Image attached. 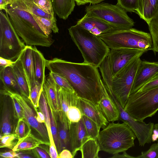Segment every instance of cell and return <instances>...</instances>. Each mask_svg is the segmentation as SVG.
<instances>
[{
    "label": "cell",
    "instance_id": "29",
    "mask_svg": "<svg viewBox=\"0 0 158 158\" xmlns=\"http://www.w3.org/2000/svg\"><path fill=\"white\" fill-rule=\"evenodd\" d=\"M12 115L10 110L4 105L2 109L0 135L12 133Z\"/></svg>",
    "mask_w": 158,
    "mask_h": 158
},
{
    "label": "cell",
    "instance_id": "12",
    "mask_svg": "<svg viewBox=\"0 0 158 158\" xmlns=\"http://www.w3.org/2000/svg\"><path fill=\"white\" fill-rule=\"evenodd\" d=\"M146 51L137 49L118 48L110 49L106 56L112 77H114L129 61Z\"/></svg>",
    "mask_w": 158,
    "mask_h": 158
},
{
    "label": "cell",
    "instance_id": "56",
    "mask_svg": "<svg viewBox=\"0 0 158 158\" xmlns=\"http://www.w3.org/2000/svg\"><path fill=\"white\" fill-rule=\"evenodd\" d=\"M78 6L84 5L87 3L86 0H74Z\"/></svg>",
    "mask_w": 158,
    "mask_h": 158
},
{
    "label": "cell",
    "instance_id": "38",
    "mask_svg": "<svg viewBox=\"0 0 158 158\" xmlns=\"http://www.w3.org/2000/svg\"><path fill=\"white\" fill-rule=\"evenodd\" d=\"M30 127V125L24 118L19 119L14 133L19 140L24 137L31 131Z\"/></svg>",
    "mask_w": 158,
    "mask_h": 158
},
{
    "label": "cell",
    "instance_id": "2",
    "mask_svg": "<svg viewBox=\"0 0 158 158\" xmlns=\"http://www.w3.org/2000/svg\"><path fill=\"white\" fill-rule=\"evenodd\" d=\"M19 36L27 46L50 47L54 42L39 26L21 0H16L5 10Z\"/></svg>",
    "mask_w": 158,
    "mask_h": 158
},
{
    "label": "cell",
    "instance_id": "30",
    "mask_svg": "<svg viewBox=\"0 0 158 158\" xmlns=\"http://www.w3.org/2000/svg\"><path fill=\"white\" fill-rule=\"evenodd\" d=\"M152 41V50L158 52V5L155 13L148 25Z\"/></svg>",
    "mask_w": 158,
    "mask_h": 158
},
{
    "label": "cell",
    "instance_id": "8",
    "mask_svg": "<svg viewBox=\"0 0 158 158\" xmlns=\"http://www.w3.org/2000/svg\"><path fill=\"white\" fill-rule=\"evenodd\" d=\"M19 38L8 14L0 11V57L16 61L26 45Z\"/></svg>",
    "mask_w": 158,
    "mask_h": 158
},
{
    "label": "cell",
    "instance_id": "3",
    "mask_svg": "<svg viewBox=\"0 0 158 158\" xmlns=\"http://www.w3.org/2000/svg\"><path fill=\"white\" fill-rule=\"evenodd\" d=\"M71 38L81 53L84 61L98 68L110 49L98 36L76 24L68 29Z\"/></svg>",
    "mask_w": 158,
    "mask_h": 158
},
{
    "label": "cell",
    "instance_id": "17",
    "mask_svg": "<svg viewBox=\"0 0 158 158\" xmlns=\"http://www.w3.org/2000/svg\"><path fill=\"white\" fill-rule=\"evenodd\" d=\"M79 104L82 114L95 122L100 128L107 126L108 121L98 104L79 98Z\"/></svg>",
    "mask_w": 158,
    "mask_h": 158
},
{
    "label": "cell",
    "instance_id": "27",
    "mask_svg": "<svg viewBox=\"0 0 158 158\" xmlns=\"http://www.w3.org/2000/svg\"><path fill=\"white\" fill-rule=\"evenodd\" d=\"M81 151L82 158H98L100 150L97 140L90 139L86 141L81 147Z\"/></svg>",
    "mask_w": 158,
    "mask_h": 158
},
{
    "label": "cell",
    "instance_id": "47",
    "mask_svg": "<svg viewBox=\"0 0 158 158\" xmlns=\"http://www.w3.org/2000/svg\"><path fill=\"white\" fill-rule=\"evenodd\" d=\"M34 149L40 157L42 158H51L49 153H48L45 150L40 148V146L36 147Z\"/></svg>",
    "mask_w": 158,
    "mask_h": 158
},
{
    "label": "cell",
    "instance_id": "42",
    "mask_svg": "<svg viewBox=\"0 0 158 158\" xmlns=\"http://www.w3.org/2000/svg\"><path fill=\"white\" fill-rule=\"evenodd\" d=\"M137 158H158V143L153 144L145 152H142L141 155Z\"/></svg>",
    "mask_w": 158,
    "mask_h": 158
},
{
    "label": "cell",
    "instance_id": "40",
    "mask_svg": "<svg viewBox=\"0 0 158 158\" xmlns=\"http://www.w3.org/2000/svg\"><path fill=\"white\" fill-rule=\"evenodd\" d=\"M34 2L43 11L55 16V12L51 0H34Z\"/></svg>",
    "mask_w": 158,
    "mask_h": 158
},
{
    "label": "cell",
    "instance_id": "51",
    "mask_svg": "<svg viewBox=\"0 0 158 158\" xmlns=\"http://www.w3.org/2000/svg\"><path fill=\"white\" fill-rule=\"evenodd\" d=\"M36 119L40 123H45V119L44 115L41 112L36 111Z\"/></svg>",
    "mask_w": 158,
    "mask_h": 158
},
{
    "label": "cell",
    "instance_id": "20",
    "mask_svg": "<svg viewBox=\"0 0 158 158\" xmlns=\"http://www.w3.org/2000/svg\"><path fill=\"white\" fill-rule=\"evenodd\" d=\"M19 57L28 80L30 90L36 83L32 46H26Z\"/></svg>",
    "mask_w": 158,
    "mask_h": 158
},
{
    "label": "cell",
    "instance_id": "28",
    "mask_svg": "<svg viewBox=\"0 0 158 158\" xmlns=\"http://www.w3.org/2000/svg\"><path fill=\"white\" fill-rule=\"evenodd\" d=\"M32 15L40 27L47 35H51L52 31L54 33H58L56 19H49Z\"/></svg>",
    "mask_w": 158,
    "mask_h": 158
},
{
    "label": "cell",
    "instance_id": "50",
    "mask_svg": "<svg viewBox=\"0 0 158 158\" xmlns=\"http://www.w3.org/2000/svg\"><path fill=\"white\" fill-rule=\"evenodd\" d=\"M113 158H134L135 157L132 156L127 154L126 151L123 152V153L120 154L119 153H116L113 155V156L111 157Z\"/></svg>",
    "mask_w": 158,
    "mask_h": 158
},
{
    "label": "cell",
    "instance_id": "34",
    "mask_svg": "<svg viewBox=\"0 0 158 158\" xmlns=\"http://www.w3.org/2000/svg\"><path fill=\"white\" fill-rule=\"evenodd\" d=\"M49 107L51 129L52 137L59 154L60 152L59 139V131L58 124L57 120L58 118L53 110Z\"/></svg>",
    "mask_w": 158,
    "mask_h": 158
},
{
    "label": "cell",
    "instance_id": "26",
    "mask_svg": "<svg viewBox=\"0 0 158 158\" xmlns=\"http://www.w3.org/2000/svg\"><path fill=\"white\" fill-rule=\"evenodd\" d=\"M55 13L59 18L67 19L73 11L75 6L74 0H51Z\"/></svg>",
    "mask_w": 158,
    "mask_h": 158
},
{
    "label": "cell",
    "instance_id": "33",
    "mask_svg": "<svg viewBox=\"0 0 158 158\" xmlns=\"http://www.w3.org/2000/svg\"><path fill=\"white\" fill-rule=\"evenodd\" d=\"M38 108L44 115L48 133L51 132L49 107L42 90L40 95Z\"/></svg>",
    "mask_w": 158,
    "mask_h": 158
},
{
    "label": "cell",
    "instance_id": "9",
    "mask_svg": "<svg viewBox=\"0 0 158 158\" xmlns=\"http://www.w3.org/2000/svg\"><path fill=\"white\" fill-rule=\"evenodd\" d=\"M85 11L88 15L99 19L119 30L131 28L134 25L127 12L117 4L103 2L90 5L85 7Z\"/></svg>",
    "mask_w": 158,
    "mask_h": 158
},
{
    "label": "cell",
    "instance_id": "18",
    "mask_svg": "<svg viewBox=\"0 0 158 158\" xmlns=\"http://www.w3.org/2000/svg\"><path fill=\"white\" fill-rule=\"evenodd\" d=\"M98 104L108 122H114L119 119L117 107L103 83Z\"/></svg>",
    "mask_w": 158,
    "mask_h": 158
},
{
    "label": "cell",
    "instance_id": "7",
    "mask_svg": "<svg viewBox=\"0 0 158 158\" xmlns=\"http://www.w3.org/2000/svg\"><path fill=\"white\" fill-rule=\"evenodd\" d=\"M123 108L139 120L153 116L158 111V86L131 94Z\"/></svg>",
    "mask_w": 158,
    "mask_h": 158
},
{
    "label": "cell",
    "instance_id": "39",
    "mask_svg": "<svg viewBox=\"0 0 158 158\" xmlns=\"http://www.w3.org/2000/svg\"><path fill=\"white\" fill-rule=\"evenodd\" d=\"M0 148L12 150L17 144L19 139L14 133L0 135Z\"/></svg>",
    "mask_w": 158,
    "mask_h": 158
},
{
    "label": "cell",
    "instance_id": "10",
    "mask_svg": "<svg viewBox=\"0 0 158 158\" xmlns=\"http://www.w3.org/2000/svg\"><path fill=\"white\" fill-rule=\"evenodd\" d=\"M111 98L115 103L119 112V119L127 124L131 129L137 138L139 145L144 146L146 143H151L154 124L146 123L143 121L136 119L125 111L114 96Z\"/></svg>",
    "mask_w": 158,
    "mask_h": 158
},
{
    "label": "cell",
    "instance_id": "23",
    "mask_svg": "<svg viewBox=\"0 0 158 158\" xmlns=\"http://www.w3.org/2000/svg\"><path fill=\"white\" fill-rule=\"evenodd\" d=\"M40 145L49 146L50 143L36 138L31 131L24 137L19 140L12 150L16 152L30 150L34 149Z\"/></svg>",
    "mask_w": 158,
    "mask_h": 158
},
{
    "label": "cell",
    "instance_id": "24",
    "mask_svg": "<svg viewBox=\"0 0 158 158\" xmlns=\"http://www.w3.org/2000/svg\"><path fill=\"white\" fill-rule=\"evenodd\" d=\"M32 48L36 81L43 86L46 78L45 71L46 60L35 46Z\"/></svg>",
    "mask_w": 158,
    "mask_h": 158
},
{
    "label": "cell",
    "instance_id": "41",
    "mask_svg": "<svg viewBox=\"0 0 158 158\" xmlns=\"http://www.w3.org/2000/svg\"><path fill=\"white\" fill-rule=\"evenodd\" d=\"M117 4L127 12H135L138 0H117Z\"/></svg>",
    "mask_w": 158,
    "mask_h": 158
},
{
    "label": "cell",
    "instance_id": "15",
    "mask_svg": "<svg viewBox=\"0 0 158 158\" xmlns=\"http://www.w3.org/2000/svg\"><path fill=\"white\" fill-rule=\"evenodd\" d=\"M69 133V149L74 157L83 144L91 138L87 133L82 118L78 122L71 125Z\"/></svg>",
    "mask_w": 158,
    "mask_h": 158
},
{
    "label": "cell",
    "instance_id": "57",
    "mask_svg": "<svg viewBox=\"0 0 158 158\" xmlns=\"http://www.w3.org/2000/svg\"><path fill=\"white\" fill-rule=\"evenodd\" d=\"M6 2L8 5L13 3L16 0H5Z\"/></svg>",
    "mask_w": 158,
    "mask_h": 158
},
{
    "label": "cell",
    "instance_id": "11",
    "mask_svg": "<svg viewBox=\"0 0 158 158\" xmlns=\"http://www.w3.org/2000/svg\"><path fill=\"white\" fill-rule=\"evenodd\" d=\"M56 85L59 109L58 118L59 122L69 130L70 125L67 114L79 107V97L74 90Z\"/></svg>",
    "mask_w": 158,
    "mask_h": 158
},
{
    "label": "cell",
    "instance_id": "45",
    "mask_svg": "<svg viewBox=\"0 0 158 158\" xmlns=\"http://www.w3.org/2000/svg\"><path fill=\"white\" fill-rule=\"evenodd\" d=\"M50 145L49 154L51 158H59V153L54 141L52 133L48 134Z\"/></svg>",
    "mask_w": 158,
    "mask_h": 158
},
{
    "label": "cell",
    "instance_id": "36",
    "mask_svg": "<svg viewBox=\"0 0 158 158\" xmlns=\"http://www.w3.org/2000/svg\"><path fill=\"white\" fill-rule=\"evenodd\" d=\"M43 86L36 82L35 84L30 90L28 99L34 107L36 112L39 106L40 95L42 91Z\"/></svg>",
    "mask_w": 158,
    "mask_h": 158
},
{
    "label": "cell",
    "instance_id": "5",
    "mask_svg": "<svg viewBox=\"0 0 158 158\" xmlns=\"http://www.w3.org/2000/svg\"><path fill=\"white\" fill-rule=\"evenodd\" d=\"M136 138L126 123L112 122L100 132L97 141L100 151L114 155L134 147Z\"/></svg>",
    "mask_w": 158,
    "mask_h": 158
},
{
    "label": "cell",
    "instance_id": "46",
    "mask_svg": "<svg viewBox=\"0 0 158 158\" xmlns=\"http://www.w3.org/2000/svg\"><path fill=\"white\" fill-rule=\"evenodd\" d=\"M17 152L12 150L11 151L5 152H1L0 156L1 157L4 158H16L18 155Z\"/></svg>",
    "mask_w": 158,
    "mask_h": 158
},
{
    "label": "cell",
    "instance_id": "14",
    "mask_svg": "<svg viewBox=\"0 0 158 158\" xmlns=\"http://www.w3.org/2000/svg\"><path fill=\"white\" fill-rule=\"evenodd\" d=\"M158 73V62L141 60L135 76L130 95L136 92Z\"/></svg>",
    "mask_w": 158,
    "mask_h": 158
},
{
    "label": "cell",
    "instance_id": "6",
    "mask_svg": "<svg viewBox=\"0 0 158 158\" xmlns=\"http://www.w3.org/2000/svg\"><path fill=\"white\" fill-rule=\"evenodd\" d=\"M98 36L110 49L133 48L147 52L152 48L150 33L133 28L115 30Z\"/></svg>",
    "mask_w": 158,
    "mask_h": 158
},
{
    "label": "cell",
    "instance_id": "49",
    "mask_svg": "<svg viewBox=\"0 0 158 158\" xmlns=\"http://www.w3.org/2000/svg\"><path fill=\"white\" fill-rule=\"evenodd\" d=\"M73 157L71 151L68 149H63L59 154V158H73Z\"/></svg>",
    "mask_w": 158,
    "mask_h": 158
},
{
    "label": "cell",
    "instance_id": "1",
    "mask_svg": "<svg viewBox=\"0 0 158 158\" xmlns=\"http://www.w3.org/2000/svg\"><path fill=\"white\" fill-rule=\"evenodd\" d=\"M46 67L65 78L79 98L98 104L103 84L98 68L57 58L46 60Z\"/></svg>",
    "mask_w": 158,
    "mask_h": 158
},
{
    "label": "cell",
    "instance_id": "53",
    "mask_svg": "<svg viewBox=\"0 0 158 158\" xmlns=\"http://www.w3.org/2000/svg\"><path fill=\"white\" fill-rule=\"evenodd\" d=\"M0 10H5L8 5L5 0H0Z\"/></svg>",
    "mask_w": 158,
    "mask_h": 158
},
{
    "label": "cell",
    "instance_id": "22",
    "mask_svg": "<svg viewBox=\"0 0 158 158\" xmlns=\"http://www.w3.org/2000/svg\"><path fill=\"white\" fill-rule=\"evenodd\" d=\"M21 94L28 99L30 94L28 80L19 56L12 67Z\"/></svg>",
    "mask_w": 158,
    "mask_h": 158
},
{
    "label": "cell",
    "instance_id": "48",
    "mask_svg": "<svg viewBox=\"0 0 158 158\" xmlns=\"http://www.w3.org/2000/svg\"><path fill=\"white\" fill-rule=\"evenodd\" d=\"M15 61L4 58L0 57V66L6 67L8 66L12 67Z\"/></svg>",
    "mask_w": 158,
    "mask_h": 158
},
{
    "label": "cell",
    "instance_id": "37",
    "mask_svg": "<svg viewBox=\"0 0 158 158\" xmlns=\"http://www.w3.org/2000/svg\"><path fill=\"white\" fill-rule=\"evenodd\" d=\"M59 139L61 152L64 149L69 148V130L60 122L58 124Z\"/></svg>",
    "mask_w": 158,
    "mask_h": 158
},
{
    "label": "cell",
    "instance_id": "55",
    "mask_svg": "<svg viewBox=\"0 0 158 158\" xmlns=\"http://www.w3.org/2000/svg\"><path fill=\"white\" fill-rule=\"evenodd\" d=\"M104 0H86L87 3H90V4L94 5L101 3Z\"/></svg>",
    "mask_w": 158,
    "mask_h": 158
},
{
    "label": "cell",
    "instance_id": "32",
    "mask_svg": "<svg viewBox=\"0 0 158 158\" xmlns=\"http://www.w3.org/2000/svg\"><path fill=\"white\" fill-rule=\"evenodd\" d=\"M25 4L27 10L32 15L49 19H56L55 16L47 13L39 8L34 0H21Z\"/></svg>",
    "mask_w": 158,
    "mask_h": 158
},
{
    "label": "cell",
    "instance_id": "54",
    "mask_svg": "<svg viewBox=\"0 0 158 158\" xmlns=\"http://www.w3.org/2000/svg\"><path fill=\"white\" fill-rule=\"evenodd\" d=\"M153 133H154V135H156V137L155 138V141L157 140L158 143V123H156L154 125V130Z\"/></svg>",
    "mask_w": 158,
    "mask_h": 158
},
{
    "label": "cell",
    "instance_id": "35",
    "mask_svg": "<svg viewBox=\"0 0 158 158\" xmlns=\"http://www.w3.org/2000/svg\"><path fill=\"white\" fill-rule=\"evenodd\" d=\"M0 94L3 95H5L10 98L13 102L14 110V113L15 117L18 119L24 118V115L23 108L21 105L16 99L9 92L8 90L1 85Z\"/></svg>",
    "mask_w": 158,
    "mask_h": 158
},
{
    "label": "cell",
    "instance_id": "25",
    "mask_svg": "<svg viewBox=\"0 0 158 158\" xmlns=\"http://www.w3.org/2000/svg\"><path fill=\"white\" fill-rule=\"evenodd\" d=\"M0 80L1 85L13 92L21 94L12 67H0Z\"/></svg>",
    "mask_w": 158,
    "mask_h": 158
},
{
    "label": "cell",
    "instance_id": "52",
    "mask_svg": "<svg viewBox=\"0 0 158 158\" xmlns=\"http://www.w3.org/2000/svg\"><path fill=\"white\" fill-rule=\"evenodd\" d=\"M34 157L30 155L21 152L18 153V155L16 157L18 158H32Z\"/></svg>",
    "mask_w": 158,
    "mask_h": 158
},
{
    "label": "cell",
    "instance_id": "44",
    "mask_svg": "<svg viewBox=\"0 0 158 158\" xmlns=\"http://www.w3.org/2000/svg\"><path fill=\"white\" fill-rule=\"evenodd\" d=\"M157 86H158V73L142 86L136 92L144 91Z\"/></svg>",
    "mask_w": 158,
    "mask_h": 158
},
{
    "label": "cell",
    "instance_id": "31",
    "mask_svg": "<svg viewBox=\"0 0 158 158\" xmlns=\"http://www.w3.org/2000/svg\"><path fill=\"white\" fill-rule=\"evenodd\" d=\"M82 118L89 136L91 139L97 140L100 129L98 124L84 114H82Z\"/></svg>",
    "mask_w": 158,
    "mask_h": 158
},
{
    "label": "cell",
    "instance_id": "4",
    "mask_svg": "<svg viewBox=\"0 0 158 158\" xmlns=\"http://www.w3.org/2000/svg\"><path fill=\"white\" fill-rule=\"evenodd\" d=\"M138 56L129 61L114 77L104 69L101 71L102 81L109 94H112L124 108L130 95L135 76L141 61Z\"/></svg>",
    "mask_w": 158,
    "mask_h": 158
},
{
    "label": "cell",
    "instance_id": "21",
    "mask_svg": "<svg viewBox=\"0 0 158 158\" xmlns=\"http://www.w3.org/2000/svg\"><path fill=\"white\" fill-rule=\"evenodd\" d=\"M158 5V0H138L135 13L148 25L154 16Z\"/></svg>",
    "mask_w": 158,
    "mask_h": 158
},
{
    "label": "cell",
    "instance_id": "16",
    "mask_svg": "<svg viewBox=\"0 0 158 158\" xmlns=\"http://www.w3.org/2000/svg\"><path fill=\"white\" fill-rule=\"evenodd\" d=\"M76 24L97 36L119 30L99 19L86 13L77 21Z\"/></svg>",
    "mask_w": 158,
    "mask_h": 158
},
{
    "label": "cell",
    "instance_id": "13",
    "mask_svg": "<svg viewBox=\"0 0 158 158\" xmlns=\"http://www.w3.org/2000/svg\"><path fill=\"white\" fill-rule=\"evenodd\" d=\"M7 89L16 98L21 105L23 109L24 118L30 126L38 132L44 140L49 142L48 133L45 123H40L38 122L36 119L37 115L27 102V98L19 93Z\"/></svg>",
    "mask_w": 158,
    "mask_h": 158
},
{
    "label": "cell",
    "instance_id": "43",
    "mask_svg": "<svg viewBox=\"0 0 158 158\" xmlns=\"http://www.w3.org/2000/svg\"><path fill=\"white\" fill-rule=\"evenodd\" d=\"M49 74L57 85L71 90H73L69 82L64 77L53 72H50Z\"/></svg>",
    "mask_w": 158,
    "mask_h": 158
},
{
    "label": "cell",
    "instance_id": "19",
    "mask_svg": "<svg viewBox=\"0 0 158 158\" xmlns=\"http://www.w3.org/2000/svg\"><path fill=\"white\" fill-rule=\"evenodd\" d=\"M42 90L48 107L53 110L58 118L59 109L57 85L49 73L47 77H46L43 86Z\"/></svg>",
    "mask_w": 158,
    "mask_h": 158
}]
</instances>
